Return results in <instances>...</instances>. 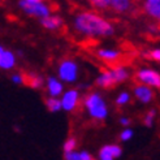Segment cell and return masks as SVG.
Masks as SVG:
<instances>
[{
    "label": "cell",
    "instance_id": "6da1fadb",
    "mask_svg": "<svg viewBox=\"0 0 160 160\" xmlns=\"http://www.w3.org/2000/svg\"><path fill=\"white\" fill-rule=\"evenodd\" d=\"M72 29L74 34L85 39L108 38L115 34V26L95 9H83L73 16Z\"/></svg>",
    "mask_w": 160,
    "mask_h": 160
},
{
    "label": "cell",
    "instance_id": "7a4b0ae2",
    "mask_svg": "<svg viewBox=\"0 0 160 160\" xmlns=\"http://www.w3.org/2000/svg\"><path fill=\"white\" fill-rule=\"evenodd\" d=\"M82 106L92 120L103 121L108 116V106L102 94L98 91L87 92L82 99Z\"/></svg>",
    "mask_w": 160,
    "mask_h": 160
},
{
    "label": "cell",
    "instance_id": "3957f363",
    "mask_svg": "<svg viewBox=\"0 0 160 160\" xmlns=\"http://www.w3.org/2000/svg\"><path fill=\"white\" fill-rule=\"evenodd\" d=\"M130 73L126 67L124 65H112L111 68L103 70L99 73V76L95 79V85L99 89H109L113 87L115 85L122 83L129 78Z\"/></svg>",
    "mask_w": 160,
    "mask_h": 160
},
{
    "label": "cell",
    "instance_id": "277c9868",
    "mask_svg": "<svg viewBox=\"0 0 160 160\" xmlns=\"http://www.w3.org/2000/svg\"><path fill=\"white\" fill-rule=\"evenodd\" d=\"M18 8L22 11V13H25L26 16L35 17L39 20H42L52 13L51 5L47 2L30 3V2H25V0H18Z\"/></svg>",
    "mask_w": 160,
    "mask_h": 160
},
{
    "label": "cell",
    "instance_id": "5b68a950",
    "mask_svg": "<svg viewBox=\"0 0 160 160\" xmlns=\"http://www.w3.org/2000/svg\"><path fill=\"white\" fill-rule=\"evenodd\" d=\"M79 76L78 64L72 59H64L58 65V77L64 83H74Z\"/></svg>",
    "mask_w": 160,
    "mask_h": 160
},
{
    "label": "cell",
    "instance_id": "8992f818",
    "mask_svg": "<svg viewBox=\"0 0 160 160\" xmlns=\"http://www.w3.org/2000/svg\"><path fill=\"white\" fill-rule=\"evenodd\" d=\"M135 79L138 81V83H143L152 89L160 90V72L152 68H139L135 73Z\"/></svg>",
    "mask_w": 160,
    "mask_h": 160
},
{
    "label": "cell",
    "instance_id": "52a82bcc",
    "mask_svg": "<svg viewBox=\"0 0 160 160\" xmlns=\"http://www.w3.org/2000/svg\"><path fill=\"white\" fill-rule=\"evenodd\" d=\"M60 99L62 104V111L73 112L78 108L79 103H81V94H79L78 89H68L67 91H64Z\"/></svg>",
    "mask_w": 160,
    "mask_h": 160
},
{
    "label": "cell",
    "instance_id": "ba28073f",
    "mask_svg": "<svg viewBox=\"0 0 160 160\" xmlns=\"http://www.w3.org/2000/svg\"><path fill=\"white\" fill-rule=\"evenodd\" d=\"M133 97L138 102H141L142 104H148L154 99V89L147 85L138 83L133 89Z\"/></svg>",
    "mask_w": 160,
    "mask_h": 160
},
{
    "label": "cell",
    "instance_id": "9c48e42d",
    "mask_svg": "<svg viewBox=\"0 0 160 160\" xmlns=\"http://www.w3.org/2000/svg\"><path fill=\"white\" fill-rule=\"evenodd\" d=\"M17 64V55L11 50L0 46V68L3 70H12Z\"/></svg>",
    "mask_w": 160,
    "mask_h": 160
},
{
    "label": "cell",
    "instance_id": "30bf717a",
    "mask_svg": "<svg viewBox=\"0 0 160 160\" xmlns=\"http://www.w3.org/2000/svg\"><path fill=\"white\" fill-rule=\"evenodd\" d=\"M46 91L48 94V97L60 98L64 94V82L58 76H50L46 79Z\"/></svg>",
    "mask_w": 160,
    "mask_h": 160
},
{
    "label": "cell",
    "instance_id": "8fae6325",
    "mask_svg": "<svg viewBox=\"0 0 160 160\" xmlns=\"http://www.w3.org/2000/svg\"><path fill=\"white\" fill-rule=\"evenodd\" d=\"M122 154V148L118 145L115 143H109V145L103 146L99 150L98 154V160H116L121 156Z\"/></svg>",
    "mask_w": 160,
    "mask_h": 160
},
{
    "label": "cell",
    "instance_id": "7c38bea8",
    "mask_svg": "<svg viewBox=\"0 0 160 160\" xmlns=\"http://www.w3.org/2000/svg\"><path fill=\"white\" fill-rule=\"evenodd\" d=\"M95 55L106 64H117V61L121 59V52L113 48H99L97 50Z\"/></svg>",
    "mask_w": 160,
    "mask_h": 160
},
{
    "label": "cell",
    "instance_id": "4fadbf2b",
    "mask_svg": "<svg viewBox=\"0 0 160 160\" xmlns=\"http://www.w3.org/2000/svg\"><path fill=\"white\" fill-rule=\"evenodd\" d=\"M41 25L50 31H58L64 26V20L60 17L59 14H50L47 17L41 20Z\"/></svg>",
    "mask_w": 160,
    "mask_h": 160
},
{
    "label": "cell",
    "instance_id": "5bb4252c",
    "mask_svg": "<svg viewBox=\"0 0 160 160\" xmlns=\"http://www.w3.org/2000/svg\"><path fill=\"white\" fill-rule=\"evenodd\" d=\"M143 11L160 23V0H143Z\"/></svg>",
    "mask_w": 160,
    "mask_h": 160
},
{
    "label": "cell",
    "instance_id": "9a60e30c",
    "mask_svg": "<svg viewBox=\"0 0 160 160\" xmlns=\"http://www.w3.org/2000/svg\"><path fill=\"white\" fill-rule=\"evenodd\" d=\"M111 9L115 13L125 14L133 9V0H109Z\"/></svg>",
    "mask_w": 160,
    "mask_h": 160
},
{
    "label": "cell",
    "instance_id": "2e32d148",
    "mask_svg": "<svg viewBox=\"0 0 160 160\" xmlns=\"http://www.w3.org/2000/svg\"><path fill=\"white\" fill-rule=\"evenodd\" d=\"M64 160H94L91 154L89 151H69V152H64Z\"/></svg>",
    "mask_w": 160,
    "mask_h": 160
},
{
    "label": "cell",
    "instance_id": "e0dca14e",
    "mask_svg": "<svg viewBox=\"0 0 160 160\" xmlns=\"http://www.w3.org/2000/svg\"><path fill=\"white\" fill-rule=\"evenodd\" d=\"M26 77H28V85L31 89L39 90V89H42L43 86H46V81L43 79L42 76L35 74V73H29Z\"/></svg>",
    "mask_w": 160,
    "mask_h": 160
},
{
    "label": "cell",
    "instance_id": "ac0fdd59",
    "mask_svg": "<svg viewBox=\"0 0 160 160\" xmlns=\"http://www.w3.org/2000/svg\"><path fill=\"white\" fill-rule=\"evenodd\" d=\"M89 5L92 9L98 11V12H104L111 9V2L109 0H87Z\"/></svg>",
    "mask_w": 160,
    "mask_h": 160
},
{
    "label": "cell",
    "instance_id": "d6986e66",
    "mask_svg": "<svg viewBox=\"0 0 160 160\" xmlns=\"http://www.w3.org/2000/svg\"><path fill=\"white\" fill-rule=\"evenodd\" d=\"M46 107L50 112H59L62 109V104H61V99L56 98V97H48L46 99Z\"/></svg>",
    "mask_w": 160,
    "mask_h": 160
},
{
    "label": "cell",
    "instance_id": "ffe728a7",
    "mask_svg": "<svg viewBox=\"0 0 160 160\" xmlns=\"http://www.w3.org/2000/svg\"><path fill=\"white\" fill-rule=\"evenodd\" d=\"M156 116H158L156 109H150V111H147L146 115H145V117H143V124H145V126L152 128L155 120H156Z\"/></svg>",
    "mask_w": 160,
    "mask_h": 160
},
{
    "label": "cell",
    "instance_id": "44dd1931",
    "mask_svg": "<svg viewBox=\"0 0 160 160\" xmlns=\"http://www.w3.org/2000/svg\"><path fill=\"white\" fill-rule=\"evenodd\" d=\"M130 99H132V95L128 91H121L117 95L115 103H116V106H118V107H124L130 102Z\"/></svg>",
    "mask_w": 160,
    "mask_h": 160
},
{
    "label": "cell",
    "instance_id": "7402d4cb",
    "mask_svg": "<svg viewBox=\"0 0 160 160\" xmlns=\"http://www.w3.org/2000/svg\"><path fill=\"white\" fill-rule=\"evenodd\" d=\"M133 135H134V132H133L132 128L129 126V128H124L118 137H120V141H121V142H128V141H130L133 138Z\"/></svg>",
    "mask_w": 160,
    "mask_h": 160
},
{
    "label": "cell",
    "instance_id": "603a6c76",
    "mask_svg": "<svg viewBox=\"0 0 160 160\" xmlns=\"http://www.w3.org/2000/svg\"><path fill=\"white\" fill-rule=\"evenodd\" d=\"M76 148H77V141H76V138H73V137L68 138L65 142H64V145H62V150H64V152L74 151Z\"/></svg>",
    "mask_w": 160,
    "mask_h": 160
},
{
    "label": "cell",
    "instance_id": "cb8c5ba5",
    "mask_svg": "<svg viewBox=\"0 0 160 160\" xmlns=\"http://www.w3.org/2000/svg\"><path fill=\"white\" fill-rule=\"evenodd\" d=\"M11 81L14 83V85H23V83H28V77L22 73H13L11 76Z\"/></svg>",
    "mask_w": 160,
    "mask_h": 160
},
{
    "label": "cell",
    "instance_id": "d4e9b609",
    "mask_svg": "<svg viewBox=\"0 0 160 160\" xmlns=\"http://www.w3.org/2000/svg\"><path fill=\"white\" fill-rule=\"evenodd\" d=\"M148 58L152 59L156 62H160V48H155V50H151L148 52Z\"/></svg>",
    "mask_w": 160,
    "mask_h": 160
},
{
    "label": "cell",
    "instance_id": "484cf974",
    "mask_svg": "<svg viewBox=\"0 0 160 160\" xmlns=\"http://www.w3.org/2000/svg\"><path fill=\"white\" fill-rule=\"evenodd\" d=\"M118 122H120V125H121L122 128H129V126H130V124H132L130 118H129V117H126V116H122V117H120Z\"/></svg>",
    "mask_w": 160,
    "mask_h": 160
},
{
    "label": "cell",
    "instance_id": "4316f807",
    "mask_svg": "<svg viewBox=\"0 0 160 160\" xmlns=\"http://www.w3.org/2000/svg\"><path fill=\"white\" fill-rule=\"evenodd\" d=\"M25 2H30V3H37V2H47V0H25Z\"/></svg>",
    "mask_w": 160,
    "mask_h": 160
}]
</instances>
